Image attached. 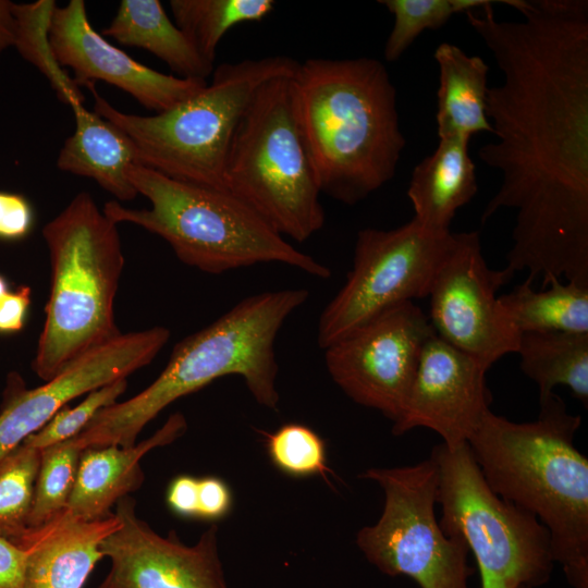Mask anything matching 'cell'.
Instances as JSON below:
<instances>
[{
  "instance_id": "cell-17",
  "label": "cell",
  "mask_w": 588,
  "mask_h": 588,
  "mask_svg": "<svg viewBox=\"0 0 588 588\" xmlns=\"http://www.w3.org/2000/svg\"><path fill=\"white\" fill-rule=\"evenodd\" d=\"M49 41L57 62L72 71L78 87L102 81L156 113L189 98L207 84L206 79L163 74L135 61L94 29L84 0L54 8Z\"/></svg>"
},
{
  "instance_id": "cell-25",
  "label": "cell",
  "mask_w": 588,
  "mask_h": 588,
  "mask_svg": "<svg viewBox=\"0 0 588 588\" xmlns=\"http://www.w3.org/2000/svg\"><path fill=\"white\" fill-rule=\"evenodd\" d=\"M499 302L519 332L588 333V286L552 281L546 290L535 291L526 279Z\"/></svg>"
},
{
  "instance_id": "cell-8",
  "label": "cell",
  "mask_w": 588,
  "mask_h": 588,
  "mask_svg": "<svg viewBox=\"0 0 588 588\" xmlns=\"http://www.w3.org/2000/svg\"><path fill=\"white\" fill-rule=\"evenodd\" d=\"M292 76L265 83L233 136L225 189L275 232L303 243L324 224L316 173L295 119Z\"/></svg>"
},
{
  "instance_id": "cell-3",
  "label": "cell",
  "mask_w": 588,
  "mask_h": 588,
  "mask_svg": "<svg viewBox=\"0 0 588 588\" xmlns=\"http://www.w3.org/2000/svg\"><path fill=\"white\" fill-rule=\"evenodd\" d=\"M539 405L529 422L489 409L467 444L489 488L548 529L572 588H588V460L574 444L581 418L554 392Z\"/></svg>"
},
{
  "instance_id": "cell-12",
  "label": "cell",
  "mask_w": 588,
  "mask_h": 588,
  "mask_svg": "<svg viewBox=\"0 0 588 588\" xmlns=\"http://www.w3.org/2000/svg\"><path fill=\"white\" fill-rule=\"evenodd\" d=\"M434 330L413 302L387 309L324 348L332 380L355 403L394 422Z\"/></svg>"
},
{
  "instance_id": "cell-15",
  "label": "cell",
  "mask_w": 588,
  "mask_h": 588,
  "mask_svg": "<svg viewBox=\"0 0 588 588\" xmlns=\"http://www.w3.org/2000/svg\"><path fill=\"white\" fill-rule=\"evenodd\" d=\"M114 514L121 526L100 544L111 567L97 588H228L216 524L186 546L174 530L162 537L139 518L130 495L117 502Z\"/></svg>"
},
{
  "instance_id": "cell-39",
  "label": "cell",
  "mask_w": 588,
  "mask_h": 588,
  "mask_svg": "<svg viewBox=\"0 0 588 588\" xmlns=\"http://www.w3.org/2000/svg\"><path fill=\"white\" fill-rule=\"evenodd\" d=\"M8 283L5 279L0 274V301L9 293Z\"/></svg>"
},
{
  "instance_id": "cell-2",
  "label": "cell",
  "mask_w": 588,
  "mask_h": 588,
  "mask_svg": "<svg viewBox=\"0 0 588 588\" xmlns=\"http://www.w3.org/2000/svg\"><path fill=\"white\" fill-rule=\"evenodd\" d=\"M291 85L321 194L353 206L393 179L406 142L382 62L310 58L298 64Z\"/></svg>"
},
{
  "instance_id": "cell-33",
  "label": "cell",
  "mask_w": 588,
  "mask_h": 588,
  "mask_svg": "<svg viewBox=\"0 0 588 588\" xmlns=\"http://www.w3.org/2000/svg\"><path fill=\"white\" fill-rule=\"evenodd\" d=\"M33 223V209L25 197L0 191V240L24 238L30 232Z\"/></svg>"
},
{
  "instance_id": "cell-38",
  "label": "cell",
  "mask_w": 588,
  "mask_h": 588,
  "mask_svg": "<svg viewBox=\"0 0 588 588\" xmlns=\"http://www.w3.org/2000/svg\"><path fill=\"white\" fill-rule=\"evenodd\" d=\"M16 37V19L14 2L0 0V53L14 47Z\"/></svg>"
},
{
  "instance_id": "cell-40",
  "label": "cell",
  "mask_w": 588,
  "mask_h": 588,
  "mask_svg": "<svg viewBox=\"0 0 588 588\" xmlns=\"http://www.w3.org/2000/svg\"><path fill=\"white\" fill-rule=\"evenodd\" d=\"M517 588H532V587H530V586H528V585H520V586H518Z\"/></svg>"
},
{
  "instance_id": "cell-30",
  "label": "cell",
  "mask_w": 588,
  "mask_h": 588,
  "mask_svg": "<svg viewBox=\"0 0 588 588\" xmlns=\"http://www.w3.org/2000/svg\"><path fill=\"white\" fill-rule=\"evenodd\" d=\"M82 450L71 440L40 450L28 528L40 527L62 513L72 493Z\"/></svg>"
},
{
  "instance_id": "cell-34",
  "label": "cell",
  "mask_w": 588,
  "mask_h": 588,
  "mask_svg": "<svg viewBox=\"0 0 588 588\" xmlns=\"http://www.w3.org/2000/svg\"><path fill=\"white\" fill-rule=\"evenodd\" d=\"M232 504V492L224 480L211 476L198 478L197 518L221 519L230 513Z\"/></svg>"
},
{
  "instance_id": "cell-35",
  "label": "cell",
  "mask_w": 588,
  "mask_h": 588,
  "mask_svg": "<svg viewBox=\"0 0 588 588\" xmlns=\"http://www.w3.org/2000/svg\"><path fill=\"white\" fill-rule=\"evenodd\" d=\"M167 503L170 510L182 516L197 518L198 515V478L180 475L169 485Z\"/></svg>"
},
{
  "instance_id": "cell-18",
  "label": "cell",
  "mask_w": 588,
  "mask_h": 588,
  "mask_svg": "<svg viewBox=\"0 0 588 588\" xmlns=\"http://www.w3.org/2000/svg\"><path fill=\"white\" fill-rule=\"evenodd\" d=\"M120 526L114 513L87 522L63 511L40 527L27 528L13 541L25 553L23 588H83L103 558L102 540Z\"/></svg>"
},
{
  "instance_id": "cell-31",
  "label": "cell",
  "mask_w": 588,
  "mask_h": 588,
  "mask_svg": "<svg viewBox=\"0 0 588 588\" xmlns=\"http://www.w3.org/2000/svg\"><path fill=\"white\" fill-rule=\"evenodd\" d=\"M267 450L273 465L290 476L326 477L329 471L323 440L305 425L285 424L269 433Z\"/></svg>"
},
{
  "instance_id": "cell-27",
  "label": "cell",
  "mask_w": 588,
  "mask_h": 588,
  "mask_svg": "<svg viewBox=\"0 0 588 588\" xmlns=\"http://www.w3.org/2000/svg\"><path fill=\"white\" fill-rule=\"evenodd\" d=\"M53 0L14 3L19 53L36 66L49 81L57 98L71 109L84 105L85 97L72 76L57 62L49 41V27L54 8Z\"/></svg>"
},
{
  "instance_id": "cell-1",
  "label": "cell",
  "mask_w": 588,
  "mask_h": 588,
  "mask_svg": "<svg viewBox=\"0 0 588 588\" xmlns=\"http://www.w3.org/2000/svg\"><path fill=\"white\" fill-rule=\"evenodd\" d=\"M503 3L523 20L465 13L503 74L487 98L498 140L478 150L502 182L481 222L515 209L506 268L588 286V1Z\"/></svg>"
},
{
  "instance_id": "cell-16",
  "label": "cell",
  "mask_w": 588,
  "mask_h": 588,
  "mask_svg": "<svg viewBox=\"0 0 588 588\" xmlns=\"http://www.w3.org/2000/svg\"><path fill=\"white\" fill-rule=\"evenodd\" d=\"M488 370L480 360L432 334L424 345L392 433L402 436L422 427L437 432L450 450L467 443L490 409L492 396L486 382Z\"/></svg>"
},
{
  "instance_id": "cell-11",
  "label": "cell",
  "mask_w": 588,
  "mask_h": 588,
  "mask_svg": "<svg viewBox=\"0 0 588 588\" xmlns=\"http://www.w3.org/2000/svg\"><path fill=\"white\" fill-rule=\"evenodd\" d=\"M454 240L455 233L429 230L414 218L392 230H360L346 281L319 317V347L391 307L427 297Z\"/></svg>"
},
{
  "instance_id": "cell-13",
  "label": "cell",
  "mask_w": 588,
  "mask_h": 588,
  "mask_svg": "<svg viewBox=\"0 0 588 588\" xmlns=\"http://www.w3.org/2000/svg\"><path fill=\"white\" fill-rule=\"evenodd\" d=\"M513 275L507 268H489L478 232L455 233L428 295L436 334L489 368L502 356L516 353L520 333L497 296Z\"/></svg>"
},
{
  "instance_id": "cell-32",
  "label": "cell",
  "mask_w": 588,
  "mask_h": 588,
  "mask_svg": "<svg viewBox=\"0 0 588 588\" xmlns=\"http://www.w3.org/2000/svg\"><path fill=\"white\" fill-rule=\"evenodd\" d=\"M127 388L126 378L98 388L74 408H61L42 428L28 436L23 443L41 450L77 436L102 408L114 404Z\"/></svg>"
},
{
  "instance_id": "cell-21",
  "label": "cell",
  "mask_w": 588,
  "mask_h": 588,
  "mask_svg": "<svg viewBox=\"0 0 588 588\" xmlns=\"http://www.w3.org/2000/svg\"><path fill=\"white\" fill-rule=\"evenodd\" d=\"M469 140L440 139L434 151L413 170L407 196L415 211L414 219L429 230L450 231L456 211L477 193Z\"/></svg>"
},
{
  "instance_id": "cell-14",
  "label": "cell",
  "mask_w": 588,
  "mask_h": 588,
  "mask_svg": "<svg viewBox=\"0 0 588 588\" xmlns=\"http://www.w3.org/2000/svg\"><path fill=\"white\" fill-rule=\"evenodd\" d=\"M170 339L166 327L121 333L68 365L42 385L26 390L11 379L0 412V461L83 394L127 378L147 366Z\"/></svg>"
},
{
  "instance_id": "cell-9",
  "label": "cell",
  "mask_w": 588,
  "mask_h": 588,
  "mask_svg": "<svg viewBox=\"0 0 588 588\" xmlns=\"http://www.w3.org/2000/svg\"><path fill=\"white\" fill-rule=\"evenodd\" d=\"M430 456L439 474V525L466 542L481 588L547 584L554 560L550 534L537 517L489 488L467 443L455 450L438 444Z\"/></svg>"
},
{
  "instance_id": "cell-29",
  "label": "cell",
  "mask_w": 588,
  "mask_h": 588,
  "mask_svg": "<svg viewBox=\"0 0 588 588\" xmlns=\"http://www.w3.org/2000/svg\"><path fill=\"white\" fill-rule=\"evenodd\" d=\"M394 16L383 56L396 61L426 29L442 27L454 14L495 3L490 0H379Z\"/></svg>"
},
{
  "instance_id": "cell-20",
  "label": "cell",
  "mask_w": 588,
  "mask_h": 588,
  "mask_svg": "<svg viewBox=\"0 0 588 588\" xmlns=\"http://www.w3.org/2000/svg\"><path fill=\"white\" fill-rule=\"evenodd\" d=\"M72 111L75 131L60 149L58 169L93 179L121 201L136 198L138 193L126 173L128 166H139L138 152L132 139L84 105Z\"/></svg>"
},
{
  "instance_id": "cell-24",
  "label": "cell",
  "mask_w": 588,
  "mask_h": 588,
  "mask_svg": "<svg viewBox=\"0 0 588 588\" xmlns=\"http://www.w3.org/2000/svg\"><path fill=\"white\" fill-rule=\"evenodd\" d=\"M516 353L522 371L537 383L539 399L562 384L587 407L588 333L523 332Z\"/></svg>"
},
{
  "instance_id": "cell-28",
  "label": "cell",
  "mask_w": 588,
  "mask_h": 588,
  "mask_svg": "<svg viewBox=\"0 0 588 588\" xmlns=\"http://www.w3.org/2000/svg\"><path fill=\"white\" fill-rule=\"evenodd\" d=\"M40 450L24 443L0 461V537L14 541L28 528Z\"/></svg>"
},
{
  "instance_id": "cell-5",
  "label": "cell",
  "mask_w": 588,
  "mask_h": 588,
  "mask_svg": "<svg viewBox=\"0 0 588 588\" xmlns=\"http://www.w3.org/2000/svg\"><path fill=\"white\" fill-rule=\"evenodd\" d=\"M127 177L149 208L133 209L112 200L103 213L115 224H136L162 237L183 264L210 274L278 262L319 279L331 270L296 249L230 192L166 176L131 164Z\"/></svg>"
},
{
  "instance_id": "cell-6",
  "label": "cell",
  "mask_w": 588,
  "mask_h": 588,
  "mask_svg": "<svg viewBox=\"0 0 588 588\" xmlns=\"http://www.w3.org/2000/svg\"><path fill=\"white\" fill-rule=\"evenodd\" d=\"M117 225L81 192L42 229L51 279L32 368L45 381L121 334L114 298L124 256Z\"/></svg>"
},
{
  "instance_id": "cell-37",
  "label": "cell",
  "mask_w": 588,
  "mask_h": 588,
  "mask_svg": "<svg viewBox=\"0 0 588 588\" xmlns=\"http://www.w3.org/2000/svg\"><path fill=\"white\" fill-rule=\"evenodd\" d=\"M24 569V551L0 537V588H23Z\"/></svg>"
},
{
  "instance_id": "cell-4",
  "label": "cell",
  "mask_w": 588,
  "mask_h": 588,
  "mask_svg": "<svg viewBox=\"0 0 588 588\" xmlns=\"http://www.w3.org/2000/svg\"><path fill=\"white\" fill-rule=\"evenodd\" d=\"M309 297L286 289L248 296L173 347L160 375L133 397L99 411L71 441L82 451L132 446L144 427L177 399L218 378L244 379L255 401L277 409L279 371L274 343L285 320Z\"/></svg>"
},
{
  "instance_id": "cell-7",
  "label": "cell",
  "mask_w": 588,
  "mask_h": 588,
  "mask_svg": "<svg viewBox=\"0 0 588 588\" xmlns=\"http://www.w3.org/2000/svg\"><path fill=\"white\" fill-rule=\"evenodd\" d=\"M299 62L285 56L221 63L198 93L154 115L118 110L89 85L94 112L134 143L139 166L174 180L225 189L224 170L235 131L258 89L293 76Z\"/></svg>"
},
{
  "instance_id": "cell-19",
  "label": "cell",
  "mask_w": 588,
  "mask_h": 588,
  "mask_svg": "<svg viewBox=\"0 0 588 588\" xmlns=\"http://www.w3.org/2000/svg\"><path fill=\"white\" fill-rule=\"evenodd\" d=\"M186 429L185 417L175 413L152 436L137 444L83 450L64 511L87 522L111 515V507L120 499L143 485L145 476L139 465L140 458L155 448L174 442Z\"/></svg>"
},
{
  "instance_id": "cell-36",
  "label": "cell",
  "mask_w": 588,
  "mask_h": 588,
  "mask_svg": "<svg viewBox=\"0 0 588 588\" xmlns=\"http://www.w3.org/2000/svg\"><path fill=\"white\" fill-rule=\"evenodd\" d=\"M30 295V287L22 285L0 301V332H15L23 328Z\"/></svg>"
},
{
  "instance_id": "cell-26",
  "label": "cell",
  "mask_w": 588,
  "mask_h": 588,
  "mask_svg": "<svg viewBox=\"0 0 588 588\" xmlns=\"http://www.w3.org/2000/svg\"><path fill=\"white\" fill-rule=\"evenodd\" d=\"M272 0H171L175 25L199 54L215 64L219 42L232 27L258 22L274 9Z\"/></svg>"
},
{
  "instance_id": "cell-22",
  "label": "cell",
  "mask_w": 588,
  "mask_h": 588,
  "mask_svg": "<svg viewBox=\"0 0 588 588\" xmlns=\"http://www.w3.org/2000/svg\"><path fill=\"white\" fill-rule=\"evenodd\" d=\"M439 66L437 131L440 139L471 138L479 132L492 133L487 117L489 66L478 56H468L450 42L434 51Z\"/></svg>"
},
{
  "instance_id": "cell-10",
  "label": "cell",
  "mask_w": 588,
  "mask_h": 588,
  "mask_svg": "<svg viewBox=\"0 0 588 588\" xmlns=\"http://www.w3.org/2000/svg\"><path fill=\"white\" fill-rule=\"evenodd\" d=\"M359 477L376 481L384 493L380 518L356 534L367 561L388 576L411 577L420 588H469L475 574L469 549L460 536H446L436 517V461L429 456L411 466L369 468Z\"/></svg>"
},
{
  "instance_id": "cell-23",
  "label": "cell",
  "mask_w": 588,
  "mask_h": 588,
  "mask_svg": "<svg viewBox=\"0 0 588 588\" xmlns=\"http://www.w3.org/2000/svg\"><path fill=\"white\" fill-rule=\"evenodd\" d=\"M102 35L149 51L179 77L206 79L215 70V64L199 54L158 0H122Z\"/></svg>"
}]
</instances>
